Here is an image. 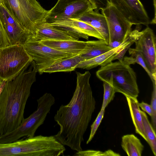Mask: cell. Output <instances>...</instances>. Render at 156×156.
I'll return each mask as SVG.
<instances>
[{"label": "cell", "instance_id": "1", "mask_svg": "<svg viewBox=\"0 0 156 156\" xmlns=\"http://www.w3.org/2000/svg\"><path fill=\"white\" fill-rule=\"evenodd\" d=\"M76 85L69 103L62 105L54 118L60 129L54 136L64 145L77 151L82 150L81 144L95 109L96 101L90 83L89 71L76 72Z\"/></svg>", "mask_w": 156, "mask_h": 156}, {"label": "cell", "instance_id": "2", "mask_svg": "<svg viewBox=\"0 0 156 156\" xmlns=\"http://www.w3.org/2000/svg\"><path fill=\"white\" fill-rule=\"evenodd\" d=\"M12 80L5 82L0 94V135L15 129L24 119L25 106L38 69L33 61Z\"/></svg>", "mask_w": 156, "mask_h": 156}, {"label": "cell", "instance_id": "3", "mask_svg": "<svg viewBox=\"0 0 156 156\" xmlns=\"http://www.w3.org/2000/svg\"><path fill=\"white\" fill-rule=\"evenodd\" d=\"M65 151L54 136L40 135L0 144V156H59Z\"/></svg>", "mask_w": 156, "mask_h": 156}, {"label": "cell", "instance_id": "4", "mask_svg": "<svg viewBox=\"0 0 156 156\" xmlns=\"http://www.w3.org/2000/svg\"><path fill=\"white\" fill-rule=\"evenodd\" d=\"M97 77L111 85L115 92L125 97L137 98L139 93L136 74L130 65L123 61L110 63L101 67L96 72Z\"/></svg>", "mask_w": 156, "mask_h": 156}, {"label": "cell", "instance_id": "5", "mask_svg": "<svg viewBox=\"0 0 156 156\" xmlns=\"http://www.w3.org/2000/svg\"><path fill=\"white\" fill-rule=\"evenodd\" d=\"M1 3L32 37L39 26L45 23L48 11L36 0H1Z\"/></svg>", "mask_w": 156, "mask_h": 156}, {"label": "cell", "instance_id": "6", "mask_svg": "<svg viewBox=\"0 0 156 156\" xmlns=\"http://www.w3.org/2000/svg\"><path fill=\"white\" fill-rule=\"evenodd\" d=\"M37 110L28 117L24 119L20 124L13 131L0 135V144L12 142L23 136H34L38 128L42 125L52 106L55 98L50 93H46L37 100Z\"/></svg>", "mask_w": 156, "mask_h": 156}, {"label": "cell", "instance_id": "7", "mask_svg": "<svg viewBox=\"0 0 156 156\" xmlns=\"http://www.w3.org/2000/svg\"><path fill=\"white\" fill-rule=\"evenodd\" d=\"M32 61L23 45L0 48V79L4 82L12 80Z\"/></svg>", "mask_w": 156, "mask_h": 156}, {"label": "cell", "instance_id": "8", "mask_svg": "<svg viewBox=\"0 0 156 156\" xmlns=\"http://www.w3.org/2000/svg\"><path fill=\"white\" fill-rule=\"evenodd\" d=\"M23 46L37 65L38 72L41 74L45 69L57 61L75 55L56 50L32 38Z\"/></svg>", "mask_w": 156, "mask_h": 156}, {"label": "cell", "instance_id": "9", "mask_svg": "<svg viewBox=\"0 0 156 156\" xmlns=\"http://www.w3.org/2000/svg\"><path fill=\"white\" fill-rule=\"evenodd\" d=\"M129 36L135 44V48L142 54L154 80H156V42L153 30L147 26L141 31L137 29L131 31Z\"/></svg>", "mask_w": 156, "mask_h": 156}, {"label": "cell", "instance_id": "10", "mask_svg": "<svg viewBox=\"0 0 156 156\" xmlns=\"http://www.w3.org/2000/svg\"><path fill=\"white\" fill-rule=\"evenodd\" d=\"M94 10L88 0H58L48 10L45 23H50L68 19H77L85 13Z\"/></svg>", "mask_w": 156, "mask_h": 156}, {"label": "cell", "instance_id": "11", "mask_svg": "<svg viewBox=\"0 0 156 156\" xmlns=\"http://www.w3.org/2000/svg\"><path fill=\"white\" fill-rule=\"evenodd\" d=\"M101 10L107 24L109 36V44L114 41L122 43L131 31L132 25L111 4Z\"/></svg>", "mask_w": 156, "mask_h": 156}, {"label": "cell", "instance_id": "12", "mask_svg": "<svg viewBox=\"0 0 156 156\" xmlns=\"http://www.w3.org/2000/svg\"><path fill=\"white\" fill-rule=\"evenodd\" d=\"M114 6L132 25L146 26L151 21L144 6L140 0H107Z\"/></svg>", "mask_w": 156, "mask_h": 156}, {"label": "cell", "instance_id": "13", "mask_svg": "<svg viewBox=\"0 0 156 156\" xmlns=\"http://www.w3.org/2000/svg\"><path fill=\"white\" fill-rule=\"evenodd\" d=\"M0 19L11 45H23L32 37L13 18L1 2Z\"/></svg>", "mask_w": 156, "mask_h": 156}, {"label": "cell", "instance_id": "14", "mask_svg": "<svg viewBox=\"0 0 156 156\" xmlns=\"http://www.w3.org/2000/svg\"><path fill=\"white\" fill-rule=\"evenodd\" d=\"M46 24L71 32L79 38L88 40L89 36L104 40L99 33L93 27L84 22L76 19H67Z\"/></svg>", "mask_w": 156, "mask_h": 156}, {"label": "cell", "instance_id": "15", "mask_svg": "<svg viewBox=\"0 0 156 156\" xmlns=\"http://www.w3.org/2000/svg\"><path fill=\"white\" fill-rule=\"evenodd\" d=\"M133 43L128 36L119 46L95 57L81 62L76 68L89 70L98 66H105L115 60V57L121 51L127 47H130Z\"/></svg>", "mask_w": 156, "mask_h": 156}, {"label": "cell", "instance_id": "16", "mask_svg": "<svg viewBox=\"0 0 156 156\" xmlns=\"http://www.w3.org/2000/svg\"><path fill=\"white\" fill-rule=\"evenodd\" d=\"M32 38L41 41L44 40H78L79 37L69 31L48 25L44 23L39 26Z\"/></svg>", "mask_w": 156, "mask_h": 156}, {"label": "cell", "instance_id": "17", "mask_svg": "<svg viewBox=\"0 0 156 156\" xmlns=\"http://www.w3.org/2000/svg\"><path fill=\"white\" fill-rule=\"evenodd\" d=\"M40 41L43 44L56 50L74 55L83 53L87 48V41L48 40Z\"/></svg>", "mask_w": 156, "mask_h": 156}, {"label": "cell", "instance_id": "18", "mask_svg": "<svg viewBox=\"0 0 156 156\" xmlns=\"http://www.w3.org/2000/svg\"><path fill=\"white\" fill-rule=\"evenodd\" d=\"M76 20L87 23L94 27L108 45L109 36L107 21L104 16L94 10L90 11Z\"/></svg>", "mask_w": 156, "mask_h": 156}, {"label": "cell", "instance_id": "19", "mask_svg": "<svg viewBox=\"0 0 156 156\" xmlns=\"http://www.w3.org/2000/svg\"><path fill=\"white\" fill-rule=\"evenodd\" d=\"M84 61L80 54L73 55L57 61L45 69L43 72L51 73L73 71L76 68L79 64Z\"/></svg>", "mask_w": 156, "mask_h": 156}, {"label": "cell", "instance_id": "20", "mask_svg": "<svg viewBox=\"0 0 156 156\" xmlns=\"http://www.w3.org/2000/svg\"><path fill=\"white\" fill-rule=\"evenodd\" d=\"M130 115L135 126L136 133L140 135L146 141L144 133L141 111L137 98L126 96Z\"/></svg>", "mask_w": 156, "mask_h": 156}, {"label": "cell", "instance_id": "21", "mask_svg": "<svg viewBox=\"0 0 156 156\" xmlns=\"http://www.w3.org/2000/svg\"><path fill=\"white\" fill-rule=\"evenodd\" d=\"M121 145L129 156H141L144 148L140 139L133 134L123 136Z\"/></svg>", "mask_w": 156, "mask_h": 156}, {"label": "cell", "instance_id": "22", "mask_svg": "<svg viewBox=\"0 0 156 156\" xmlns=\"http://www.w3.org/2000/svg\"><path fill=\"white\" fill-rule=\"evenodd\" d=\"M112 48L104 40L89 41L87 49L80 55L85 61L101 55Z\"/></svg>", "mask_w": 156, "mask_h": 156}, {"label": "cell", "instance_id": "23", "mask_svg": "<svg viewBox=\"0 0 156 156\" xmlns=\"http://www.w3.org/2000/svg\"><path fill=\"white\" fill-rule=\"evenodd\" d=\"M144 128L147 142L149 144L152 151L156 156V136L155 131L150 123L147 115L144 112L141 111Z\"/></svg>", "mask_w": 156, "mask_h": 156}, {"label": "cell", "instance_id": "24", "mask_svg": "<svg viewBox=\"0 0 156 156\" xmlns=\"http://www.w3.org/2000/svg\"><path fill=\"white\" fill-rule=\"evenodd\" d=\"M130 57H125L123 59V62L130 65L137 63L140 65L145 70L150 77L152 83L156 81L154 80L152 75L148 69L141 53L135 48H129V49Z\"/></svg>", "mask_w": 156, "mask_h": 156}, {"label": "cell", "instance_id": "25", "mask_svg": "<svg viewBox=\"0 0 156 156\" xmlns=\"http://www.w3.org/2000/svg\"><path fill=\"white\" fill-rule=\"evenodd\" d=\"M104 88L103 99L101 109H105L112 101L116 93L113 87L108 83L103 82Z\"/></svg>", "mask_w": 156, "mask_h": 156}, {"label": "cell", "instance_id": "26", "mask_svg": "<svg viewBox=\"0 0 156 156\" xmlns=\"http://www.w3.org/2000/svg\"><path fill=\"white\" fill-rule=\"evenodd\" d=\"M74 155L75 156H120L119 154L116 153L111 150H108L104 152L93 150H87L84 151L82 150L77 151Z\"/></svg>", "mask_w": 156, "mask_h": 156}, {"label": "cell", "instance_id": "27", "mask_svg": "<svg viewBox=\"0 0 156 156\" xmlns=\"http://www.w3.org/2000/svg\"><path fill=\"white\" fill-rule=\"evenodd\" d=\"M105 113V109H101L95 121L91 126V130L89 137L86 144L89 143L93 138L98 127L103 118Z\"/></svg>", "mask_w": 156, "mask_h": 156}, {"label": "cell", "instance_id": "28", "mask_svg": "<svg viewBox=\"0 0 156 156\" xmlns=\"http://www.w3.org/2000/svg\"><path fill=\"white\" fill-rule=\"evenodd\" d=\"M153 89L152 94L151 105L152 114L151 116L153 127L155 130L156 129V82L153 83Z\"/></svg>", "mask_w": 156, "mask_h": 156}, {"label": "cell", "instance_id": "29", "mask_svg": "<svg viewBox=\"0 0 156 156\" xmlns=\"http://www.w3.org/2000/svg\"><path fill=\"white\" fill-rule=\"evenodd\" d=\"M12 45L0 19V48Z\"/></svg>", "mask_w": 156, "mask_h": 156}, {"label": "cell", "instance_id": "30", "mask_svg": "<svg viewBox=\"0 0 156 156\" xmlns=\"http://www.w3.org/2000/svg\"><path fill=\"white\" fill-rule=\"evenodd\" d=\"M93 8L94 11L99 12V11L106 8L111 4L107 0H88Z\"/></svg>", "mask_w": 156, "mask_h": 156}, {"label": "cell", "instance_id": "31", "mask_svg": "<svg viewBox=\"0 0 156 156\" xmlns=\"http://www.w3.org/2000/svg\"><path fill=\"white\" fill-rule=\"evenodd\" d=\"M139 105L142 109L147 113L150 116L152 114V110L151 105L143 101L139 103Z\"/></svg>", "mask_w": 156, "mask_h": 156}, {"label": "cell", "instance_id": "32", "mask_svg": "<svg viewBox=\"0 0 156 156\" xmlns=\"http://www.w3.org/2000/svg\"><path fill=\"white\" fill-rule=\"evenodd\" d=\"M122 43L118 41H114L109 44V46L112 48L117 47Z\"/></svg>", "mask_w": 156, "mask_h": 156}, {"label": "cell", "instance_id": "33", "mask_svg": "<svg viewBox=\"0 0 156 156\" xmlns=\"http://www.w3.org/2000/svg\"><path fill=\"white\" fill-rule=\"evenodd\" d=\"M4 84H3L2 86V84L1 85V86L0 87V94L1 92V91H2V88L4 86Z\"/></svg>", "mask_w": 156, "mask_h": 156}, {"label": "cell", "instance_id": "34", "mask_svg": "<svg viewBox=\"0 0 156 156\" xmlns=\"http://www.w3.org/2000/svg\"><path fill=\"white\" fill-rule=\"evenodd\" d=\"M4 81L0 79V87Z\"/></svg>", "mask_w": 156, "mask_h": 156}, {"label": "cell", "instance_id": "35", "mask_svg": "<svg viewBox=\"0 0 156 156\" xmlns=\"http://www.w3.org/2000/svg\"><path fill=\"white\" fill-rule=\"evenodd\" d=\"M1 0H0V4L1 3Z\"/></svg>", "mask_w": 156, "mask_h": 156}]
</instances>
